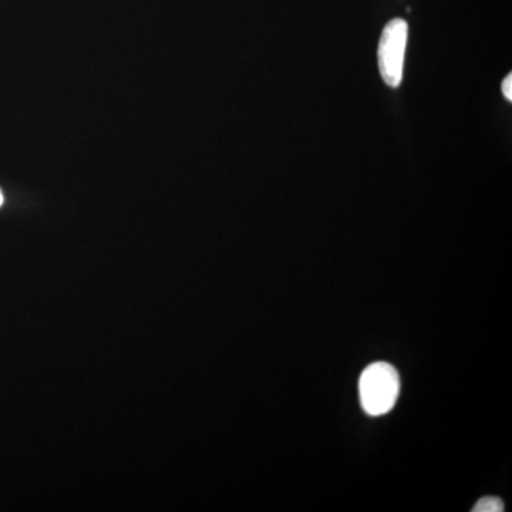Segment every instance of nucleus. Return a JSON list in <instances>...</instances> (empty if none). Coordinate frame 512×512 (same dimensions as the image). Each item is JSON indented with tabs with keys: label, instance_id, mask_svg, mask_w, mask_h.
Returning <instances> with one entry per match:
<instances>
[{
	"label": "nucleus",
	"instance_id": "nucleus-3",
	"mask_svg": "<svg viewBox=\"0 0 512 512\" xmlns=\"http://www.w3.org/2000/svg\"><path fill=\"white\" fill-rule=\"evenodd\" d=\"M504 510V503L498 497L481 498L473 508V512H503Z\"/></svg>",
	"mask_w": 512,
	"mask_h": 512
},
{
	"label": "nucleus",
	"instance_id": "nucleus-5",
	"mask_svg": "<svg viewBox=\"0 0 512 512\" xmlns=\"http://www.w3.org/2000/svg\"><path fill=\"white\" fill-rule=\"evenodd\" d=\"M3 204V194L2 191H0V207H2Z\"/></svg>",
	"mask_w": 512,
	"mask_h": 512
},
{
	"label": "nucleus",
	"instance_id": "nucleus-1",
	"mask_svg": "<svg viewBox=\"0 0 512 512\" xmlns=\"http://www.w3.org/2000/svg\"><path fill=\"white\" fill-rule=\"evenodd\" d=\"M400 393V377L392 365L376 362L363 370L359 380V396L369 416H383L393 409Z\"/></svg>",
	"mask_w": 512,
	"mask_h": 512
},
{
	"label": "nucleus",
	"instance_id": "nucleus-2",
	"mask_svg": "<svg viewBox=\"0 0 512 512\" xmlns=\"http://www.w3.org/2000/svg\"><path fill=\"white\" fill-rule=\"evenodd\" d=\"M407 37H409V25L403 19L390 20L384 26L380 36L379 50H377L380 76L392 89H397L402 84Z\"/></svg>",
	"mask_w": 512,
	"mask_h": 512
},
{
	"label": "nucleus",
	"instance_id": "nucleus-4",
	"mask_svg": "<svg viewBox=\"0 0 512 512\" xmlns=\"http://www.w3.org/2000/svg\"><path fill=\"white\" fill-rule=\"evenodd\" d=\"M501 90H503V94L505 99L508 101H512V74H508L505 77L503 84H501Z\"/></svg>",
	"mask_w": 512,
	"mask_h": 512
}]
</instances>
